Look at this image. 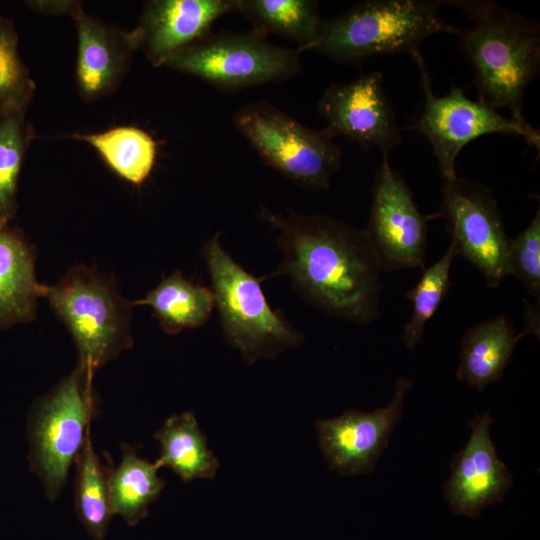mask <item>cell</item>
<instances>
[{"label":"cell","instance_id":"obj_1","mask_svg":"<svg viewBox=\"0 0 540 540\" xmlns=\"http://www.w3.org/2000/svg\"><path fill=\"white\" fill-rule=\"evenodd\" d=\"M283 258L266 276L286 275L309 304L366 325L379 315L382 267L365 230L325 214L286 215L262 208Z\"/></svg>","mask_w":540,"mask_h":540},{"label":"cell","instance_id":"obj_2","mask_svg":"<svg viewBox=\"0 0 540 540\" xmlns=\"http://www.w3.org/2000/svg\"><path fill=\"white\" fill-rule=\"evenodd\" d=\"M472 21L458 36L474 72L478 101L508 110L529 125L523 114L527 87L540 71L539 24L491 1H449Z\"/></svg>","mask_w":540,"mask_h":540},{"label":"cell","instance_id":"obj_3","mask_svg":"<svg viewBox=\"0 0 540 540\" xmlns=\"http://www.w3.org/2000/svg\"><path fill=\"white\" fill-rule=\"evenodd\" d=\"M439 0H367L344 13L323 19L311 50L346 64H359L377 55L420 52L430 36L448 33L459 36L458 28L440 15Z\"/></svg>","mask_w":540,"mask_h":540},{"label":"cell","instance_id":"obj_4","mask_svg":"<svg viewBox=\"0 0 540 540\" xmlns=\"http://www.w3.org/2000/svg\"><path fill=\"white\" fill-rule=\"evenodd\" d=\"M202 256L223 335L245 362L274 358L304 342L303 334L269 305L261 287L267 277H256L237 263L222 246L219 233L206 241Z\"/></svg>","mask_w":540,"mask_h":540},{"label":"cell","instance_id":"obj_5","mask_svg":"<svg viewBox=\"0 0 540 540\" xmlns=\"http://www.w3.org/2000/svg\"><path fill=\"white\" fill-rule=\"evenodd\" d=\"M44 297L72 335L78 364L91 373L133 345V302L97 270L74 266L57 283L46 286Z\"/></svg>","mask_w":540,"mask_h":540},{"label":"cell","instance_id":"obj_6","mask_svg":"<svg viewBox=\"0 0 540 540\" xmlns=\"http://www.w3.org/2000/svg\"><path fill=\"white\" fill-rule=\"evenodd\" d=\"M93 373L77 363L51 391L33 405L28 419V460L53 501L90 433L97 413Z\"/></svg>","mask_w":540,"mask_h":540},{"label":"cell","instance_id":"obj_7","mask_svg":"<svg viewBox=\"0 0 540 540\" xmlns=\"http://www.w3.org/2000/svg\"><path fill=\"white\" fill-rule=\"evenodd\" d=\"M232 123L264 163L300 187H330L342 152L327 128H309L267 101L237 109Z\"/></svg>","mask_w":540,"mask_h":540},{"label":"cell","instance_id":"obj_8","mask_svg":"<svg viewBox=\"0 0 540 540\" xmlns=\"http://www.w3.org/2000/svg\"><path fill=\"white\" fill-rule=\"evenodd\" d=\"M301 52L270 43L255 30L212 32L179 51L165 67L197 77L222 91H240L293 77Z\"/></svg>","mask_w":540,"mask_h":540},{"label":"cell","instance_id":"obj_9","mask_svg":"<svg viewBox=\"0 0 540 540\" xmlns=\"http://www.w3.org/2000/svg\"><path fill=\"white\" fill-rule=\"evenodd\" d=\"M417 64L424 96L421 113L403 129L421 133L431 144L442 180L454 179L456 160L461 150L478 137L488 134L521 136L529 146L540 148L539 131L503 116L480 101L469 99L463 89L453 85L450 92L437 97L420 52L411 55Z\"/></svg>","mask_w":540,"mask_h":540},{"label":"cell","instance_id":"obj_10","mask_svg":"<svg viewBox=\"0 0 540 540\" xmlns=\"http://www.w3.org/2000/svg\"><path fill=\"white\" fill-rule=\"evenodd\" d=\"M441 193L439 210L428 219H443L457 255L469 261L489 287H498L509 275L510 238L491 190L477 181L456 176L442 180Z\"/></svg>","mask_w":540,"mask_h":540},{"label":"cell","instance_id":"obj_11","mask_svg":"<svg viewBox=\"0 0 540 540\" xmlns=\"http://www.w3.org/2000/svg\"><path fill=\"white\" fill-rule=\"evenodd\" d=\"M402 175L383 156L375 172L367 228L382 271L424 268L427 221Z\"/></svg>","mask_w":540,"mask_h":540},{"label":"cell","instance_id":"obj_12","mask_svg":"<svg viewBox=\"0 0 540 540\" xmlns=\"http://www.w3.org/2000/svg\"><path fill=\"white\" fill-rule=\"evenodd\" d=\"M320 116L334 136L342 135L364 150L377 148L388 156L401 142L394 110L386 96L383 75L366 73L348 83H333L321 95Z\"/></svg>","mask_w":540,"mask_h":540},{"label":"cell","instance_id":"obj_13","mask_svg":"<svg viewBox=\"0 0 540 540\" xmlns=\"http://www.w3.org/2000/svg\"><path fill=\"white\" fill-rule=\"evenodd\" d=\"M412 380H396L391 402L371 413L349 409L341 416L316 423L320 449L331 469L343 475L370 472L401 419Z\"/></svg>","mask_w":540,"mask_h":540},{"label":"cell","instance_id":"obj_14","mask_svg":"<svg viewBox=\"0 0 540 540\" xmlns=\"http://www.w3.org/2000/svg\"><path fill=\"white\" fill-rule=\"evenodd\" d=\"M237 0H150L132 34L137 51L154 67L211 33L221 16L236 12Z\"/></svg>","mask_w":540,"mask_h":540},{"label":"cell","instance_id":"obj_15","mask_svg":"<svg viewBox=\"0 0 540 540\" xmlns=\"http://www.w3.org/2000/svg\"><path fill=\"white\" fill-rule=\"evenodd\" d=\"M489 411L470 423V438L452 463L445 496L454 514L477 518L483 508L502 502L512 476L499 459L490 437Z\"/></svg>","mask_w":540,"mask_h":540},{"label":"cell","instance_id":"obj_16","mask_svg":"<svg viewBox=\"0 0 540 540\" xmlns=\"http://www.w3.org/2000/svg\"><path fill=\"white\" fill-rule=\"evenodd\" d=\"M77 31L76 86L84 102L117 90L137 51L132 34L84 12L72 18Z\"/></svg>","mask_w":540,"mask_h":540},{"label":"cell","instance_id":"obj_17","mask_svg":"<svg viewBox=\"0 0 540 540\" xmlns=\"http://www.w3.org/2000/svg\"><path fill=\"white\" fill-rule=\"evenodd\" d=\"M525 334H518L504 313L469 327L461 339L456 377L478 391L497 382Z\"/></svg>","mask_w":540,"mask_h":540},{"label":"cell","instance_id":"obj_18","mask_svg":"<svg viewBox=\"0 0 540 540\" xmlns=\"http://www.w3.org/2000/svg\"><path fill=\"white\" fill-rule=\"evenodd\" d=\"M46 285L35 274V255L19 231L0 229V327L35 317Z\"/></svg>","mask_w":540,"mask_h":540},{"label":"cell","instance_id":"obj_19","mask_svg":"<svg viewBox=\"0 0 540 540\" xmlns=\"http://www.w3.org/2000/svg\"><path fill=\"white\" fill-rule=\"evenodd\" d=\"M133 305H148L162 330L169 335L204 326L215 308L210 287L194 283L176 270Z\"/></svg>","mask_w":540,"mask_h":540},{"label":"cell","instance_id":"obj_20","mask_svg":"<svg viewBox=\"0 0 540 540\" xmlns=\"http://www.w3.org/2000/svg\"><path fill=\"white\" fill-rule=\"evenodd\" d=\"M160 443L159 468H171L183 481L215 477L219 462L191 411L170 416L154 435Z\"/></svg>","mask_w":540,"mask_h":540},{"label":"cell","instance_id":"obj_21","mask_svg":"<svg viewBox=\"0 0 540 540\" xmlns=\"http://www.w3.org/2000/svg\"><path fill=\"white\" fill-rule=\"evenodd\" d=\"M314 0H237L236 12L253 30L267 36L277 34L296 44L299 52L311 50L323 18Z\"/></svg>","mask_w":540,"mask_h":540},{"label":"cell","instance_id":"obj_22","mask_svg":"<svg viewBox=\"0 0 540 540\" xmlns=\"http://www.w3.org/2000/svg\"><path fill=\"white\" fill-rule=\"evenodd\" d=\"M119 465L109 472V495L113 514L121 516L130 526L148 515L150 504L165 486L159 477L157 464L140 458L135 449L122 444Z\"/></svg>","mask_w":540,"mask_h":540},{"label":"cell","instance_id":"obj_23","mask_svg":"<svg viewBox=\"0 0 540 540\" xmlns=\"http://www.w3.org/2000/svg\"><path fill=\"white\" fill-rule=\"evenodd\" d=\"M70 137L88 143L111 170L136 186L147 180L155 165V140L134 126H117L103 132L73 134Z\"/></svg>","mask_w":540,"mask_h":540},{"label":"cell","instance_id":"obj_24","mask_svg":"<svg viewBox=\"0 0 540 540\" xmlns=\"http://www.w3.org/2000/svg\"><path fill=\"white\" fill-rule=\"evenodd\" d=\"M75 512L94 540H104L113 511L109 495L110 467L93 448L90 433L76 458Z\"/></svg>","mask_w":540,"mask_h":540},{"label":"cell","instance_id":"obj_25","mask_svg":"<svg viewBox=\"0 0 540 540\" xmlns=\"http://www.w3.org/2000/svg\"><path fill=\"white\" fill-rule=\"evenodd\" d=\"M26 112L19 110L0 118V229L6 228L16 214L19 177L35 137Z\"/></svg>","mask_w":540,"mask_h":540},{"label":"cell","instance_id":"obj_26","mask_svg":"<svg viewBox=\"0 0 540 540\" xmlns=\"http://www.w3.org/2000/svg\"><path fill=\"white\" fill-rule=\"evenodd\" d=\"M457 252L452 244L444 255L423 274L417 284L406 292L405 297L412 303L413 312L404 326L402 339L408 349H413L423 338L426 323L438 310L448 293L450 268Z\"/></svg>","mask_w":540,"mask_h":540},{"label":"cell","instance_id":"obj_27","mask_svg":"<svg viewBox=\"0 0 540 540\" xmlns=\"http://www.w3.org/2000/svg\"><path fill=\"white\" fill-rule=\"evenodd\" d=\"M35 88L19 52L13 21L0 14V118L27 110Z\"/></svg>","mask_w":540,"mask_h":540},{"label":"cell","instance_id":"obj_28","mask_svg":"<svg viewBox=\"0 0 540 540\" xmlns=\"http://www.w3.org/2000/svg\"><path fill=\"white\" fill-rule=\"evenodd\" d=\"M508 274L516 277L528 294L540 295V210L530 224L508 244Z\"/></svg>","mask_w":540,"mask_h":540},{"label":"cell","instance_id":"obj_29","mask_svg":"<svg viewBox=\"0 0 540 540\" xmlns=\"http://www.w3.org/2000/svg\"><path fill=\"white\" fill-rule=\"evenodd\" d=\"M26 6L36 12L47 15H69L72 18L82 8L81 2L74 0H29Z\"/></svg>","mask_w":540,"mask_h":540}]
</instances>
